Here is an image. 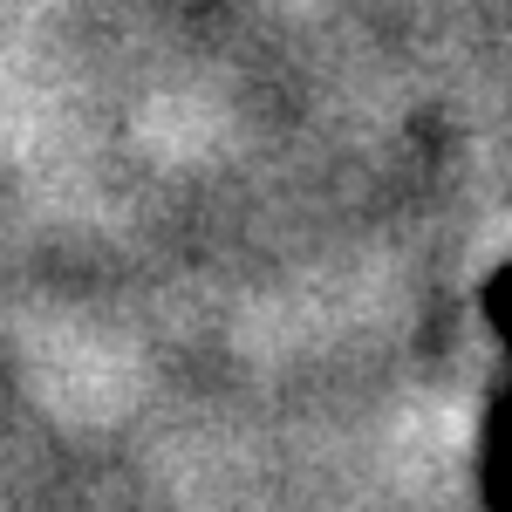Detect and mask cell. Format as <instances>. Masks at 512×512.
<instances>
[{
  "mask_svg": "<svg viewBox=\"0 0 512 512\" xmlns=\"http://www.w3.org/2000/svg\"><path fill=\"white\" fill-rule=\"evenodd\" d=\"M478 499L485 512H512V376L485 403V431H478Z\"/></svg>",
  "mask_w": 512,
  "mask_h": 512,
  "instance_id": "obj_1",
  "label": "cell"
},
{
  "mask_svg": "<svg viewBox=\"0 0 512 512\" xmlns=\"http://www.w3.org/2000/svg\"><path fill=\"white\" fill-rule=\"evenodd\" d=\"M485 321H492V335L506 342V355H512V260L506 267H492V280H485Z\"/></svg>",
  "mask_w": 512,
  "mask_h": 512,
  "instance_id": "obj_2",
  "label": "cell"
}]
</instances>
